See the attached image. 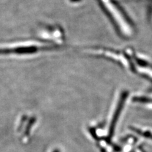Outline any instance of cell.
<instances>
[{"mask_svg":"<svg viewBox=\"0 0 152 152\" xmlns=\"http://www.w3.org/2000/svg\"><path fill=\"white\" fill-rule=\"evenodd\" d=\"M128 96H129V92L127 91H124L121 94V96L119 99H118L115 110L113 113V117L111 121L110 126H109V130H108L109 138H112L114 134L117 121H118V118L120 117L121 112L123 110L124 107V104L127 98H128Z\"/></svg>","mask_w":152,"mask_h":152,"instance_id":"cell-1","label":"cell"},{"mask_svg":"<svg viewBox=\"0 0 152 152\" xmlns=\"http://www.w3.org/2000/svg\"><path fill=\"white\" fill-rule=\"evenodd\" d=\"M35 121H36V118H35V117H32V119H31V121H30V122H28V126H27V129H26V133H27V134H28V132H29L30 129L31 128L33 124H34V123L35 122Z\"/></svg>","mask_w":152,"mask_h":152,"instance_id":"cell-4","label":"cell"},{"mask_svg":"<svg viewBox=\"0 0 152 152\" xmlns=\"http://www.w3.org/2000/svg\"><path fill=\"white\" fill-rule=\"evenodd\" d=\"M134 128H132L133 130H134ZM134 131L138 133V134H141L142 136H143L144 137H146V138L152 140V133H151V132H150L148 131H145V132L141 131L137 129H134Z\"/></svg>","mask_w":152,"mask_h":152,"instance_id":"cell-3","label":"cell"},{"mask_svg":"<svg viewBox=\"0 0 152 152\" xmlns=\"http://www.w3.org/2000/svg\"><path fill=\"white\" fill-rule=\"evenodd\" d=\"M101 150H102V152H105V150H104L103 149V148H102Z\"/></svg>","mask_w":152,"mask_h":152,"instance_id":"cell-6","label":"cell"},{"mask_svg":"<svg viewBox=\"0 0 152 152\" xmlns=\"http://www.w3.org/2000/svg\"><path fill=\"white\" fill-rule=\"evenodd\" d=\"M53 152H60V151L59 149L56 148V149H55V150L53 151Z\"/></svg>","mask_w":152,"mask_h":152,"instance_id":"cell-5","label":"cell"},{"mask_svg":"<svg viewBox=\"0 0 152 152\" xmlns=\"http://www.w3.org/2000/svg\"><path fill=\"white\" fill-rule=\"evenodd\" d=\"M133 102L143 103H152V99L144 96H134L132 98Z\"/></svg>","mask_w":152,"mask_h":152,"instance_id":"cell-2","label":"cell"}]
</instances>
